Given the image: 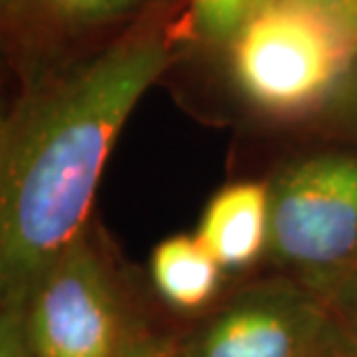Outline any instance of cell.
I'll use <instances>...</instances> for the list:
<instances>
[{
	"mask_svg": "<svg viewBox=\"0 0 357 357\" xmlns=\"http://www.w3.org/2000/svg\"><path fill=\"white\" fill-rule=\"evenodd\" d=\"M260 0H190L192 24L211 45H230L244 19Z\"/></svg>",
	"mask_w": 357,
	"mask_h": 357,
	"instance_id": "9c48e42d",
	"label": "cell"
},
{
	"mask_svg": "<svg viewBox=\"0 0 357 357\" xmlns=\"http://www.w3.org/2000/svg\"><path fill=\"white\" fill-rule=\"evenodd\" d=\"M195 237L223 269L255 262L269 244L267 183L239 181L220 188L206 204Z\"/></svg>",
	"mask_w": 357,
	"mask_h": 357,
	"instance_id": "8992f818",
	"label": "cell"
},
{
	"mask_svg": "<svg viewBox=\"0 0 357 357\" xmlns=\"http://www.w3.org/2000/svg\"><path fill=\"white\" fill-rule=\"evenodd\" d=\"M269 188L267 253L299 281L357 267V155L327 151L281 167Z\"/></svg>",
	"mask_w": 357,
	"mask_h": 357,
	"instance_id": "3957f363",
	"label": "cell"
},
{
	"mask_svg": "<svg viewBox=\"0 0 357 357\" xmlns=\"http://www.w3.org/2000/svg\"><path fill=\"white\" fill-rule=\"evenodd\" d=\"M323 10L353 42H357V0H306Z\"/></svg>",
	"mask_w": 357,
	"mask_h": 357,
	"instance_id": "5bb4252c",
	"label": "cell"
},
{
	"mask_svg": "<svg viewBox=\"0 0 357 357\" xmlns=\"http://www.w3.org/2000/svg\"><path fill=\"white\" fill-rule=\"evenodd\" d=\"M325 114L330 116L339 128L357 137V61L353 63L351 73L339 86L337 96L325 107Z\"/></svg>",
	"mask_w": 357,
	"mask_h": 357,
	"instance_id": "7c38bea8",
	"label": "cell"
},
{
	"mask_svg": "<svg viewBox=\"0 0 357 357\" xmlns=\"http://www.w3.org/2000/svg\"><path fill=\"white\" fill-rule=\"evenodd\" d=\"M112 357H178V348L142 330H128Z\"/></svg>",
	"mask_w": 357,
	"mask_h": 357,
	"instance_id": "4fadbf2b",
	"label": "cell"
},
{
	"mask_svg": "<svg viewBox=\"0 0 357 357\" xmlns=\"http://www.w3.org/2000/svg\"><path fill=\"white\" fill-rule=\"evenodd\" d=\"M220 269L223 267L195 234L162 239L151 255L155 290L167 304L181 311H195L216 295Z\"/></svg>",
	"mask_w": 357,
	"mask_h": 357,
	"instance_id": "52a82bcc",
	"label": "cell"
},
{
	"mask_svg": "<svg viewBox=\"0 0 357 357\" xmlns=\"http://www.w3.org/2000/svg\"><path fill=\"white\" fill-rule=\"evenodd\" d=\"M178 357H339L325 304L299 281L237 292L178 346Z\"/></svg>",
	"mask_w": 357,
	"mask_h": 357,
	"instance_id": "277c9868",
	"label": "cell"
},
{
	"mask_svg": "<svg viewBox=\"0 0 357 357\" xmlns=\"http://www.w3.org/2000/svg\"><path fill=\"white\" fill-rule=\"evenodd\" d=\"M135 0H38L49 17L73 26H89L126 12Z\"/></svg>",
	"mask_w": 357,
	"mask_h": 357,
	"instance_id": "30bf717a",
	"label": "cell"
},
{
	"mask_svg": "<svg viewBox=\"0 0 357 357\" xmlns=\"http://www.w3.org/2000/svg\"><path fill=\"white\" fill-rule=\"evenodd\" d=\"M325 304L339 337V357H357V267L302 281Z\"/></svg>",
	"mask_w": 357,
	"mask_h": 357,
	"instance_id": "ba28073f",
	"label": "cell"
},
{
	"mask_svg": "<svg viewBox=\"0 0 357 357\" xmlns=\"http://www.w3.org/2000/svg\"><path fill=\"white\" fill-rule=\"evenodd\" d=\"M33 357H112L123 339L116 290L84 232L63 248L31 292Z\"/></svg>",
	"mask_w": 357,
	"mask_h": 357,
	"instance_id": "5b68a950",
	"label": "cell"
},
{
	"mask_svg": "<svg viewBox=\"0 0 357 357\" xmlns=\"http://www.w3.org/2000/svg\"><path fill=\"white\" fill-rule=\"evenodd\" d=\"M0 357H33L26 332V304H3Z\"/></svg>",
	"mask_w": 357,
	"mask_h": 357,
	"instance_id": "8fae6325",
	"label": "cell"
},
{
	"mask_svg": "<svg viewBox=\"0 0 357 357\" xmlns=\"http://www.w3.org/2000/svg\"><path fill=\"white\" fill-rule=\"evenodd\" d=\"M174 59L158 24L137 26L21 98L0 137L3 304L31 292L84 232L105 162L135 105Z\"/></svg>",
	"mask_w": 357,
	"mask_h": 357,
	"instance_id": "6da1fadb",
	"label": "cell"
},
{
	"mask_svg": "<svg viewBox=\"0 0 357 357\" xmlns=\"http://www.w3.org/2000/svg\"><path fill=\"white\" fill-rule=\"evenodd\" d=\"M227 49L237 91L283 119L325 112L357 61V42L306 0H260Z\"/></svg>",
	"mask_w": 357,
	"mask_h": 357,
	"instance_id": "7a4b0ae2",
	"label": "cell"
}]
</instances>
